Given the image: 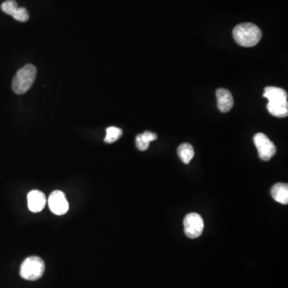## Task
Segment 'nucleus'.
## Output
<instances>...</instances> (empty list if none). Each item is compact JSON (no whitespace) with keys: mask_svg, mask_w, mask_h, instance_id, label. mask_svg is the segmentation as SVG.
Returning <instances> with one entry per match:
<instances>
[{"mask_svg":"<svg viewBox=\"0 0 288 288\" xmlns=\"http://www.w3.org/2000/svg\"><path fill=\"white\" fill-rule=\"evenodd\" d=\"M272 196L274 200L282 204L288 203V186L286 183H276L272 188Z\"/></svg>","mask_w":288,"mask_h":288,"instance_id":"10","label":"nucleus"},{"mask_svg":"<svg viewBox=\"0 0 288 288\" xmlns=\"http://www.w3.org/2000/svg\"><path fill=\"white\" fill-rule=\"evenodd\" d=\"M178 156L183 163L188 164L195 156L194 149L190 143H183L178 147Z\"/></svg>","mask_w":288,"mask_h":288,"instance_id":"12","label":"nucleus"},{"mask_svg":"<svg viewBox=\"0 0 288 288\" xmlns=\"http://www.w3.org/2000/svg\"><path fill=\"white\" fill-rule=\"evenodd\" d=\"M12 17L18 22L24 23L27 22L29 20V14H28V11H27L26 8H18L16 11L14 13Z\"/></svg>","mask_w":288,"mask_h":288,"instance_id":"15","label":"nucleus"},{"mask_svg":"<svg viewBox=\"0 0 288 288\" xmlns=\"http://www.w3.org/2000/svg\"><path fill=\"white\" fill-rule=\"evenodd\" d=\"M48 205L51 212L57 216L66 214L69 209V203L66 199L65 195L60 190H54L50 195Z\"/></svg>","mask_w":288,"mask_h":288,"instance_id":"7","label":"nucleus"},{"mask_svg":"<svg viewBox=\"0 0 288 288\" xmlns=\"http://www.w3.org/2000/svg\"><path fill=\"white\" fill-rule=\"evenodd\" d=\"M254 143L257 148L259 158L263 161H269L276 155V145L263 133H257L254 136Z\"/></svg>","mask_w":288,"mask_h":288,"instance_id":"5","label":"nucleus"},{"mask_svg":"<svg viewBox=\"0 0 288 288\" xmlns=\"http://www.w3.org/2000/svg\"><path fill=\"white\" fill-rule=\"evenodd\" d=\"M232 34L236 42L244 47L257 45L262 38L261 30L256 24L251 23H244L236 26Z\"/></svg>","mask_w":288,"mask_h":288,"instance_id":"2","label":"nucleus"},{"mask_svg":"<svg viewBox=\"0 0 288 288\" xmlns=\"http://www.w3.org/2000/svg\"><path fill=\"white\" fill-rule=\"evenodd\" d=\"M157 138L158 136L156 133L145 131L143 134L138 135L136 136V147L139 150L144 151V150L148 149L150 142L155 141V140H157Z\"/></svg>","mask_w":288,"mask_h":288,"instance_id":"11","label":"nucleus"},{"mask_svg":"<svg viewBox=\"0 0 288 288\" xmlns=\"http://www.w3.org/2000/svg\"><path fill=\"white\" fill-rule=\"evenodd\" d=\"M47 203L45 195L38 190H33L27 195V204L31 212H40L45 207Z\"/></svg>","mask_w":288,"mask_h":288,"instance_id":"8","label":"nucleus"},{"mask_svg":"<svg viewBox=\"0 0 288 288\" xmlns=\"http://www.w3.org/2000/svg\"><path fill=\"white\" fill-rule=\"evenodd\" d=\"M263 97L268 100L266 105L271 114L279 118H284L288 114L287 93L277 87H266Z\"/></svg>","mask_w":288,"mask_h":288,"instance_id":"1","label":"nucleus"},{"mask_svg":"<svg viewBox=\"0 0 288 288\" xmlns=\"http://www.w3.org/2000/svg\"><path fill=\"white\" fill-rule=\"evenodd\" d=\"M36 67L32 64H27L18 70L13 79L12 89L18 94H24L29 91L36 78Z\"/></svg>","mask_w":288,"mask_h":288,"instance_id":"3","label":"nucleus"},{"mask_svg":"<svg viewBox=\"0 0 288 288\" xmlns=\"http://www.w3.org/2000/svg\"><path fill=\"white\" fill-rule=\"evenodd\" d=\"M18 4L15 2V0H7L5 2L3 3L1 5V9L6 14L11 15H14V13L18 9Z\"/></svg>","mask_w":288,"mask_h":288,"instance_id":"14","label":"nucleus"},{"mask_svg":"<svg viewBox=\"0 0 288 288\" xmlns=\"http://www.w3.org/2000/svg\"><path fill=\"white\" fill-rule=\"evenodd\" d=\"M45 271V263L38 256H31L23 262L20 266V276L26 280H37L42 277Z\"/></svg>","mask_w":288,"mask_h":288,"instance_id":"4","label":"nucleus"},{"mask_svg":"<svg viewBox=\"0 0 288 288\" xmlns=\"http://www.w3.org/2000/svg\"><path fill=\"white\" fill-rule=\"evenodd\" d=\"M217 105L219 111L227 113L232 110L234 106V99L230 91L224 88H219L216 91Z\"/></svg>","mask_w":288,"mask_h":288,"instance_id":"9","label":"nucleus"},{"mask_svg":"<svg viewBox=\"0 0 288 288\" xmlns=\"http://www.w3.org/2000/svg\"><path fill=\"white\" fill-rule=\"evenodd\" d=\"M123 135L121 129L116 127H109L107 128V136L104 141L107 143H112L117 141Z\"/></svg>","mask_w":288,"mask_h":288,"instance_id":"13","label":"nucleus"},{"mask_svg":"<svg viewBox=\"0 0 288 288\" xmlns=\"http://www.w3.org/2000/svg\"><path fill=\"white\" fill-rule=\"evenodd\" d=\"M183 225L185 234L190 239L200 237L204 227L203 218L197 213H190L187 215L183 221Z\"/></svg>","mask_w":288,"mask_h":288,"instance_id":"6","label":"nucleus"}]
</instances>
